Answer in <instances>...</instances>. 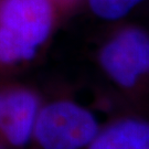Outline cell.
<instances>
[{"label":"cell","mask_w":149,"mask_h":149,"mask_svg":"<svg viewBox=\"0 0 149 149\" xmlns=\"http://www.w3.org/2000/svg\"><path fill=\"white\" fill-rule=\"evenodd\" d=\"M40 100L26 88L0 90V148L23 149L31 144Z\"/></svg>","instance_id":"4"},{"label":"cell","mask_w":149,"mask_h":149,"mask_svg":"<svg viewBox=\"0 0 149 149\" xmlns=\"http://www.w3.org/2000/svg\"><path fill=\"white\" fill-rule=\"evenodd\" d=\"M83 149H149V124L138 117H125L102 126Z\"/></svg>","instance_id":"5"},{"label":"cell","mask_w":149,"mask_h":149,"mask_svg":"<svg viewBox=\"0 0 149 149\" xmlns=\"http://www.w3.org/2000/svg\"><path fill=\"white\" fill-rule=\"evenodd\" d=\"M101 127L85 107L71 101H55L40 107L31 143L39 149H83Z\"/></svg>","instance_id":"2"},{"label":"cell","mask_w":149,"mask_h":149,"mask_svg":"<svg viewBox=\"0 0 149 149\" xmlns=\"http://www.w3.org/2000/svg\"><path fill=\"white\" fill-rule=\"evenodd\" d=\"M0 149H1V148H0Z\"/></svg>","instance_id":"7"},{"label":"cell","mask_w":149,"mask_h":149,"mask_svg":"<svg viewBox=\"0 0 149 149\" xmlns=\"http://www.w3.org/2000/svg\"><path fill=\"white\" fill-rule=\"evenodd\" d=\"M102 68L116 84L132 88L149 69V41L139 30H126L103 48Z\"/></svg>","instance_id":"3"},{"label":"cell","mask_w":149,"mask_h":149,"mask_svg":"<svg viewBox=\"0 0 149 149\" xmlns=\"http://www.w3.org/2000/svg\"><path fill=\"white\" fill-rule=\"evenodd\" d=\"M141 0H90L92 10L98 17L116 20L124 17Z\"/></svg>","instance_id":"6"},{"label":"cell","mask_w":149,"mask_h":149,"mask_svg":"<svg viewBox=\"0 0 149 149\" xmlns=\"http://www.w3.org/2000/svg\"><path fill=\"white\" fill-rule=\"evenodd\" d=\"M51 21L49 0H6L0 11V64L33 59L48 39Z\"/></svg>","instance_id":"1"}]
</instances>
